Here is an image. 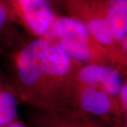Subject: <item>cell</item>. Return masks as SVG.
<instances>
[{
	"label": "cell",
	"instance_id": "obj_1",
	"mask_svg": "<svg viewBox=\"0 0 127 127\" xmlns=\"http://www.w3.org/2000/svg\"><path fill=\"white\" fill-rule=\"evenodd\" d=\"M6 87L33 108L72 107L82 63L45 37L25 40L8 53Z\"/></svg>",
	"mask_w": 127,
	"mask_h": 127
},
{
	"label": "cell",
	"instance_id": "obj_2",
	"mask_svg": "<svg viewBox=\"0 0 127 127\" xmlns=\"http://www.w3.org/2000/svg\"><path fill=\"white\" fill-rule=\"evenodd\" d=\"M44 37L55 43L72 59L83 64L116 67L87 27L73 17L57 14Z\"/></svg>",
	"mask_w": 127,
	"mask_h": 127
},
{
	"label": "cell",
	"instance_id": "obj_3",
	"mask_svg": "<svg viewBox=\"0 0 127 127\" xmlns=\"http://www.w3.org/2000/svg\"><path fill=\"white\" fill-rule=\"evenodd\" d=\"M63 12L87 27L114 64L126 73L127 51L114 37L105 0H64Z\"/></svg>",
	"mask_w": 127,
	"mask_h": 127
},
{
	"label": "cell",
	"instance_id": "obj_4",
	"mask_svg": "<svg viewBox=\"0 0 127 127\" xmlns=\"http://www.w3.org/2000/svg\"><path fill=\"white\" fill-rule=\"evenodd\" d=\"M15 22L32 37H44L57 13L49 0H2Z\"/></svg>",
	"mask_w": 127,
	"mask_h": 127
},
{
	"label": "cell",
	"instance_id": "obj_5",
	"mask_svg": "<svg viewBox=\"0 0 127 127\" xmlns=\"http://www.w3.org/2000/svg\"><path fill=\"white\" fill-rule=\"evenodd\" d=\"M72 107L109 124L127 126V114L118 99L96 88L77 86Z\"/></svg>",
	"mask_w": 127,
	"mask_h": 127
},
{
	"label": "cell",
	"instance_id": "obj_6",
	"mask_svg": "<svg viewBox=\"0 0 127 127\" xmlns=\"http://www.w3.org/2000/svg\"><path fill=\"white\" fill-rule=\"evenodd\" d=\"M27 123V127H121L73 107L49 110L34 108Z\"/></svg>",
	"mask_w": 127,
	"mask_h": 127
},
{
	"label": "cell",
	"instance_id": "obj_7",
	"mask_svg": "<svg viewBox=\"0 0 127 127\" xmlns=\"http://www.w3.org/2000/svg\"><path fill=\"white\" fill-rule=\"evenodd\" d=\"M126 81V73L111 65L82 64L77 73L78 87L96 88L117 99Z\"/></svg>",
	"mask_w": 127,
	"mask_h": 127
},
{
	"label": "cell",
	"instance_id": "obj_8",
	"mask_svg": "<svg viewBox=\"0 0 127 127\" xmlns=\"http://www.w3.org/2000/svg\"><path fill=\"white\" fill-rule=\"evenodd\" d=\"M111 31L116 41L127 51V0H105Z\"/></svg>",
	"mask_w": 127,
	"mask_h": 127
},
{
	"label": "cell",
	"instance_id": "obj_9",
	"mask_svg": "<svg viewBox=\"0 0 127 127\" xmlns=\"http://www.w3.org/2000/svg\"><path fill=\"white\" fill-rule=\"evenodd\" d=\"M17 98L6 87H0V127L16 121L18 113Z\"/></svg>",
	"mask_w": 127,
	"mask_h": 127
},
{
	"label": "cell",
	"instance_id": "obj_10",
	"mask_svg": "<svg viewBox=\"0 0 127 127\" xmlns=\"http://www.w3.org/2000/svg\"><path fill=\"white\" fill-rule=\"evenodd\" d=\"M15 26H18V25L16 23L14 17H12L9 10L7 8V7L2 2V0H0V40H2V37H4V40L8 47V50H10V44H12L13 49L17 47V45L9 39V37H11V39L17 42V44H21L22 42H19L15 40L16 35L12 34V32L16 30Z\"/></svg>",
	"mask_w": 127,
	"mask_h": 127
},
{
	"label": "cell",
	"instance_id": "obj_11",
	"mask_svg": "<svg viewBox=\"0 0 127 127\" xmlns=\"http://www.w3.org/2000/svg\"><path fill=\"white\" fill-rule=\"evenodd\" d=\"M118 101L123 112L127 114V81L124 83L118 95Z\"/></svg>",
	"mask_w": 127,
	"mask_h": 127
},
{
	"label": "cell",
	"instance_id": "obj_12",
	"mask_svg": "<svg viewBox=\"0 0 127 127\" xmlns=\"http://www.w3.org/2000/svg\"><path fill=\"white\" fill-rule=\"evenodd\" d=\"M49 1L57 13L58 12H63L64 0H49Z\"/></svg>",
	"mask_w": 127,
	"mask_h": 127
},
{
	"label": "cell",
	"instance_id": "obj_13",
	"mask_svg": "<svg viewBox=\"0 0 127 127\" xmlns=\"http://www.w3.org/2000/svg\"><path fill=\"white\" fill-rule=\"evenodd\" d=\"M4 127H27V126H25L24 124H22V122H20V121H18L17 120H16Z\"/></svg>",
	"mask_w": 127,
	"mask_h": 127
}]
</instances>
